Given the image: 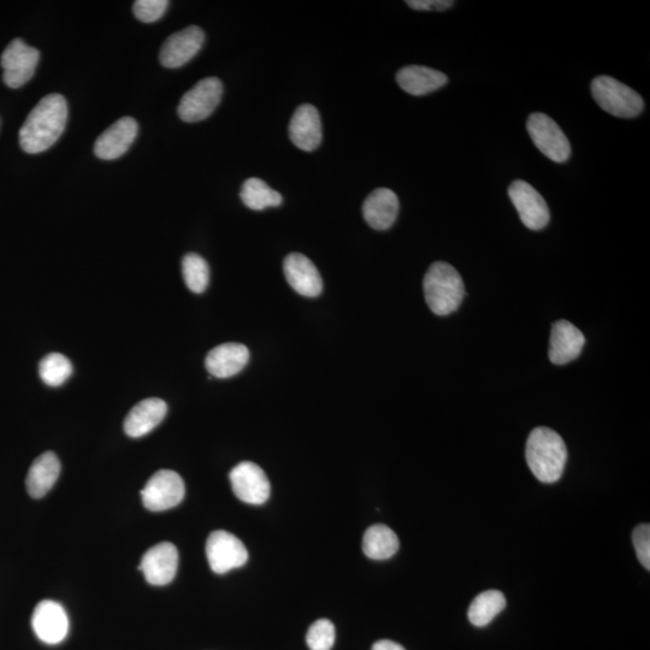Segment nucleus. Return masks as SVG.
Returning <instances> with one entry per match:
<instances>
[{
    "instance_id": "obj_1",
    "label": "nucleus",
    "mask_w": 650,
    "mask_h": 650,
    "mask_svg": "<svg viewBox=\"0 0 650 650\" xmlns=\"http://www.w3.org/2000/svg\"><path fill=\"white\" fill-rule=\"evenodd\" d=\"M67 121L68 104L61 94L41 99L20 130L22 150L31 155L49 150L61 138Z\"/></svg>"
},
{
    "instance_id": "obj_2",
    "label": "nucleus",
    "mask_w": 650,
    "mask_h": 650,
    "mask_svg": "<svg viewBox=\"0 0 650 650\" xmlns=\"http://www.w3.org/2000/svg\"><path fill=\"white\" fill-rule=\"evenodd\" d=\"M525 455L529 469L540 482L555 483L563 476L567 448L557 431L545 427L531 431Z\"/></svg>"
},
{
    "instance_id": "obj_3",
    "label": "nucleus",
    "mask_w": 650,
    "mask_h": 650,
    "mask_svg": "<svg viewBox=\"0 0 650 650\" xmlns=\"http://www.w3.org/2000/svg\"><path fill=\"white\" fill-rule=\"evenodd\" d=\"M423 289L429 309L437 316L457 311L465 297L462 276L451 264L436 262L424 276Z\"/></svg>"
},
{
    "instance_id": "obj_4",
    "label": "nucleus",
    "mask_w": 650,
    "mask_h": 650,
    "mask_svg": "<svg viewBox=\"0 0 650 650\" xmlns=\"http://www.w3.org/2000/svg\"><path fill=\"white\" fill-rule=\"evenodd\" d=\"M592 93L600 108L616 117L634 118L644 109L640 94L610 76L602 75L594 79Z\"/></svg>"
},
{
    "instance_id": "obj_5",
    "label": "nucleus",
    "mask_w": 650,
    "mask_h": 650,
    "mask_svg": "<svg viewBox=\"0 0 650 650\" xmlns=\"http://www.w3.org/2000/svg\"><path fill=\"white\" fill-rule=\"evenodd\" d=\"M528 133L543 155L555 163L569 161L571 145L563 130L551 117L535 112L527 123Z\"/></svg>"
},
{
    "instance_id": "obj_6",
    "label": "nucleus",
    "mask_w": 650,
    "mask_h": 650,
    "mask_svg": "<svg viewBox=\"0 0 650 650\" xmlns=\"http://www.w3.org/2000/svg\"><path fill=\"white\" fill-rule=\"evenodd\" d=\"M185 483L173 470H159L141 490V498L147 510L162 512L181 504L185 498Z\"/></svg>"
},
{
    "instance_id": "obj_7",
    "label": "nucleus",
    "mask_w": 650,
    "mask_h": 650,
    "mask_svg": "<svg viewBox=\"0 0 650 650\" xmlns=\"http://www.w3.org/2000/svg\"><path fill=\"white\" fill-rule=\"evenodd\" d=\"M223 85L220 79L208 78L199 81L182 97L177 108L183 122H199L212 115L221 103Z\"/></svg>"
},
{
    "instance_id": "obj_8",
    "label": "nucleus",
    "mask_w": 650,
    "mask_h": 650,
    "mask_svg": "<svg viewBox=\"0 0 650 650\" xmlns=\"http://www.w3.org/2000/svg\"><path fill=\"white\" fill-rule=\"evenodd\" d=\"M206 557L211 570L217 575H224L244 566L248 560V552L238 537L228 531L217 530L206 542Z\"/></svg>"
},
{
    "instance_id": "obj_9",
    "label": "nucleus",
    "mask_w": 650,
    "mask_h": 650,
    "mask_svg": "<svg viewBox=\"0 0 650 650\" xmlns=\"http://www.w3.org/2000/svg\"><path fill=\"white\" fill-rule=\"evenodd\" d=\"M39 59V50L28 46L21 39L11 41L2 55L5 85L14 90L25 86L33 78Z\"/></svg>"
},
{
    "instance_id": "obj_10",
    "label": "nucleus",
    "mask_w": 650,
    "mask_h": 650,
    "mask_svg": "<svg viewBox=\"0 0 650 650\" xmlns=\"http://www.w3.org/2000/svg\"><path fill=\"white\" fill-rule=\"evenodd\" d=\"M511 202L518 211L520 221L531 230H541L551 221L546 200L530 183L517 180L508 188Z\"/></svg>"
},
{
    "instance_id": "obj_11",
    "label": "nucleus",
    "mask_w": 650,
    "mask_h": 650,
    "mask_svg": "<svg viewBox=\"0 0 650 650\" xmlns=\"http://www.w3.org/2000/svg\"><path fill=\"white\" fill-rule=\"evenodd\" d=\"M230 483L239 500L250 505H263L270 496V482L260 466L242 462L230 471Z\"/></svg>"
},
{
    "instance_id": "obj_12",
    "label": "nucleus",
    "mask_w": 650,
    "mask_h": 650,
    "mask_svg": "<svg viewBox=\"0 0 650 650\" xmlns=\"http://www.w3.org/2000/svg\"><path fill=\"white\" fill-rule=\"evenodd\" d=\"M205 41V33L198 26H191L174 33L164 41L159 53L163 67L176 69L182 67L198 55Z\"/></svg>"
},
{
    "instance_id": "obj_13",
    "label": "nucleus",
    "mask_w": 650,
    "mask_h": 650,
    "mask_svg": "<svg viewBox=\"0 0 650 650\" xmlns=\"http://www.w3.org/2000/svg\"><path fill=\"white\" fill-rule=\"evenodd\" d=\"M35 635L46 644H58L67 638L69 618L64 607L56 601L44 600L35 607L32 617Z\"/></svg>"
},
{
    "instance_id": "obj_14",
    "label": "nucleus",
    "mask_w": 650,
    "mask_h": 650,
    "mask_svg": "<svg viewBox=\"0 0 650 650\" xmlns=\"http://www.w3.org/2000/svg\"><path fill=\"white\" fill-rule=\"evenodd\" d=\"M179 567V552L170 542L153 546L144 554L139 569L145 579L156 587H163L174 581Z\"/></svg>"
},
{
    "instance_id": "obj_15",
    "label": "nucleus",
    "mask_w": 650,
    "mask_h": 650,
    "mask_svg": "<svg viewBox=\"0 0 650 650\" xmlns=\"http://www.w3.org/2000/svg\"><path fill=\"white\" fill-rule=\"evenodd\" d=\"M138 132V122L134 118H120L97 139L94 155L104 161L120 158L137 139Z\"/></svg>"
},
{
    "instance_id": "obj_16",
    "label": "nucleus",
    "mask_w": 650,
    "mask_h": 650,
    "mask_svg": "<svg viewBox=\"0 0 650 650\" xmlns=\"http://www.w3.org/2000/svg\"><path fill=\"white\" fill-rule=\"evenodd\" d=\"M286 280L295 292L316 298L323 291V280L316 265L301 253H291L283 263Z\"/></svg>"
},
{
    "instance_id": "obj_17",
    "label": "nucleus",
    "mask_w": 650,
    "mask_h": 650,
    "mask_svg": "<svg viewBox=\"0 0 650 650\" xmlns=\"http://www.w3.org/2000/svg\"><path fill=\"white\" fill-rule=\"evenodd\" d=\"M289 137L298 149L315 151L322 143V121L318 110L311 104H304L295 110L289 123Z\"/></svg>"
},
{
    "instance_id": "obj_18",
    "label": "nucleus",
    "mask_w": 650,
    "mask_h": 650,
    "mask_svg": "<svg viewBox=\"0 0 650 650\" xmlns=\"http://www.w3.org/2000/svg\"><path fill=\"white\" fill-rule=\"evenodd\" d=\"M585 338L581 330L567 321L553 324L549 359L554 365H566L581 356Z\"/></svg>"
},
{
    "instance_id": "obj_19",
    "label": "nucleus",
    "mask_w": 650,
    "mask_h": 650,
    "mask_svg": "<svg viewBox=\"0 0 650 650\" xmlns=\"http://www.w3.org/2000/svg\"><path fill=\"white\" fill-rule=\"evenodd\" d=\"M399 199L392 189L377 188L363 204L366 223L376 230H387L393 226L399 214Z\"/></svg>"
},
{
    "instance_id": "obj_20",
    "label": "nucleus",
    "mask_w": 650,
    "mask_h": 650,
    "mask_svg": "<svg viewBox=\"0 0 650 650\" xmlns=\"http://www.w3.org/2000/svg\"><path fill=\"white\" fill-rule=\"evenodd\" d=\"M250 360V351L245 345L228 342L211 350L206 356V370L211 376L228 378L238 375Z\"/></svg>"
},
{
    "instance_id": "obj_21",
    "label": "nucleus",
    "mask_w": 650,
    "mask_h": 650,
    "mask_svg": "<svg viewBox=\"0 0 650 650\" xmlns=\"http://www.w3.org/2000/svg\"><path fill=\"white\" fill-rule=\"evenodd\" d=\"M168 406L162 399L151 398L140 401L128 413L124 421V431L129 437L138 439L150 434L167 416Z\"/></svg>"
},
{
    "instance_id": "obj_22",
    "label": "nucleus",
    "mask_w": 650,
    "mask_h": 650,
    "mask_svg": "<svg viewBox=\"0 0 650 650\" xmlns=\"http://www.w3.org/2000/svg\"><path fill=\"white\" fill-rule=\"evenodd\" d=\"M397 81L401 90L419 97L440 90L447 84L448 78L439 70L422 65H409L399 70Z\"/></svg>"
},
{
    "instance_id": "obj_23",
    "label": "nucleus",
    "mask_w": 650,
    "mask_h": 650,
    "mask_svg": "<svg viewBox=\"0 0 650 650\" xmlns=\"http://www.w3.org/2000/svg\"><path fill=\"white\" fill-rule=\"evenodd\" d=\"M61 474V462L53 452H46L34 460L29 469L26 486L29 495L41 499L55 486Z\"/></svg>"
},
{
    "instance_id": "obj_24",
    "label": "nucleus",
    "mask_w": 650,
    "mask_h": 650,
    "mask_svg": "<svg viewBox=\"0 0 650 650\" xmlns=\"http://www.w3.org/2000/svg\"><path fill=\"white\" fill-rule=\"evenodd\" d=\"M399 539L387 525H372L363 539V552L372 560H387L399 551Z\"/></svg>"
},
{
    "instance_id": "obj_25",
    "label": "nucleus",
    "mask_w": 650,
    "mask_h": 650,
    "mask_svg": "<svg viewBox=\"0 0 650 650\" xmlns=\"http://www.w3.org/2000/svg\"><path fill=\"white\" fill-rule=\"evenodd\" d=\"M506 599L499 590H487L472 601L468 617L472 625L483 628L493 622L505 610Z\"/></svg>"
},
{
    "instance_id": "obj_26",
    "label": "nucleus",
    "mask_w": 650,
    "mask_h": 650,
    "mask_svg": "<svg viewBox=\"0 0 650 650\" xmlns=\"http://www.w3.org/2000/svg\"><path fill=\"white\" fill-rule=\"evenodd\" d=\"M240 197L248 209L262 211L268 208H276L282 204V195L274 191L263 180L252 177L242 185Z\"/></svg>"
},
{
    "instance_id": "obj_27",
    "label": "nucleus",
    "mask_w": 650,
    "mask_h": 650,
    "mask_svg": "<svg viewBox=\"0 0 650 650\" xmlns=\"http://www.w3.org/2000/svg\"><path fill=\"white\" fill-rule=\"evenodd\" d=\"M183 280L189 291L195 294H202L206 291L210 281V269L208 263L199 254L188 253L182 259Z\"/></svg>"
},
{
    "instance_id": "obj_28",
    "label": "nucleus",
    "mask_w": 650,
    "mask_h": 650,
    "mask_svg": "<svg viewBox=\"0 0 650 650\" xmlns=\"http://www.w3.org/2000/svg\"><path fill=\"white\" fill-rule=\"evenodd\" d=\"M39 374L47 386L59 387L72 376L73 365L63 354L51 353L41 360Z\"/></svg>"
},
{
    "instance_id": "obj_29",
    "label": "nucleus",
    "mask_w": 650,
    "mask_h": 650,
    "mask_svg": "<svg viewBox=\"0 0 650 650\" xmlns=\"http://www.w3.org/2000/svg\"><path fill=\"white\" fill-rule=\"evenodd\" d=\"M335 638L334 624L328 619H319L307 631L306 643L311 650H332Z\"/></svg>"
},
{
    "instance_id": "obj_30",
    "label": "nucleus",
    "mask_w": 650,
    "mask_h": 650,
    "mask_svg": "<svg viewBox=\"0 0 650 650\" xmlns=\"http://www.w3.org/2000/svg\"><path fill=\"white\" fill-rule=\"evenodd\" d=\"M168 7L167 0H138L133 5V13L139 21L153 23L162 19Z\"/></svg>"
},
{
    "instance_id": "obj_31",
    "label": "nucleus",
    "mask_w": 650,
    "mask_h": 650,
    "mask_svg": "<svg viewBox=\"0 0 650 650\" xmlns=\"http://www.w3.org/2000/svg\"><path fill=\"white\" fill-rule=\"evenodd\" d=\"M635 551L640 563L650 570V527L649 524L638 525L632 533Z\"/></svg>"
},
{
    "instance_id": "obj_32",
    "label": "nucleus",
    "mask_w": 650,
    "mask_h": 650,
    "mask_svg": "<svg viewBox=\"0 0 650 650\" xmlns=\"http://www.w3.org/2000/svg\"><path fill=\"white\" fill-rule=\"evenodd\" d=\"M406 4L413 10L443 11L452 8L454 2L451 0H409Z\"/></svg>"
},
{
    "instance_id": "obj_33",
    "label": "nucleus",
    "mask_w": 650,
    "mask_h": 650,
    "mask_svg": "<svg viewBox=\"0 0 650 650\" xmlns=\"http://www.w3.org/2000/svg\"><path fill=\"white\" fill-rule=\"evenodd\" d=\"M372 650H405L399 643L393 641L382 640L378 641L372 646Z\"/></svg>"
}]
</instances>
